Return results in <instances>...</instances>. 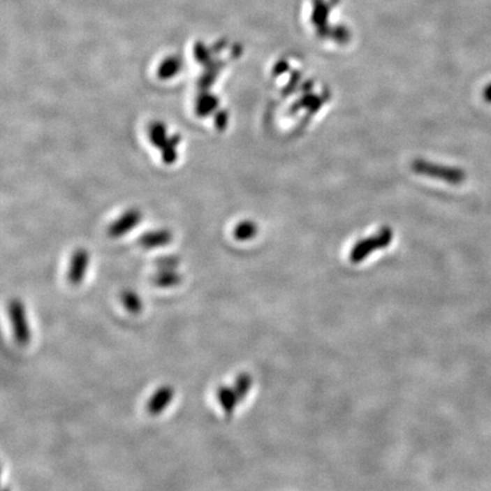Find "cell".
<instances>
[{
	"label": "cell",
	"instance_id": "9a60e30c",
	"mask_svg": "<svg viewBox=\"0 0 491 491\" xmlns=\"http://www.w3.org/2000/svg\"><path fill=\"white\" fill-rule=\"evenodd\" d=\"M255 233H256V228L251 223H242L235 228V238L238 240H248L253 238Z\"/></svg>",
	"mask_w": 491,
	"mask_h": 491
},
{
	"label": "cell",
	"instance_id": "7a4b0ae2",
	"mask_svg": "<svg viewBox=\"0 0 491 491\" xmlns=\"http://www.w3.org/2000/svg\"><path fill=\"white\" fill-rule=\"evenodd\" d=\"M89 266V253L80 248L74 251L68 265V280L72 286H80L86 278Z\"/></svg>",
	"mask_w": 491,
	"mask_h": 491
},
{
	"label": "cell",
	"instance_id": "2e32d148",
	"mask_svg": "<svg viewBox=\"0 0 491 491\" xmlns=\"http://www.w3.org/2000/svg\"><path fill=\"white\" fill-rule=\"evenodd\" d=\"M179 265V258L175 256L161 257L156 261V266L159 270H175Z\"/></svg>",
	"mask_w": 491,
	"mask_h": 491
},
{
	"label": "cell",
	"instance_id": "5bb4252c",
	"mask_svg": "<svg viewBox=\"0 0 491 491\" xmlns=\"http://www.w3.org/2000/svg\"><path fill=\"white\" fill-rule=\"evenodd\" d=\"M217 106V98L212 97L210 95L200 96L197 105H196V110L200 116H206L213 112L214 108Z\"/></svg>",
	"mask_w": 491,
	"mask_h": 491
},
{
	"label": "cell",
	"instance_id": "5b68a950",
	"mask_svg": "<svg viewBox=\"0 0 491 491\" xmlns=\"http://www.w3.org/2000/svg\"><path fill=\"white\" fill-rule=\"evenodd\" d=\"M390 241V235L389 233H382L376 238L371 239V240L363 241L360 244H357L354 251H351V261L354 263L360 262V261L367 256V254L374 251L379 247H385L386 244Z\"/></svg>",
	"mask_w": 491,
	"mask_h": 491
},
{
	"label": "cell",
	"instance_id": "4fadbf2b",
	"mask_svg": "<svg viewBox=\"0 0 491 491\" xmlns=\"http://www.w3.org/2000/svg\"><path fill=\"white\" fill-rule=\"evenodd\" d=\"M180 137L171 138L162 146L163 150V161L166 164H171L177 159V146L180 142Z\"/></svg>",
	"mask_w": 491,
	"mask_h": 491
},
{
	"label": "cell",
	"instance_id": "e0dca14e",
	"mask_svg": "<svg viewBox=\"0 0 491 491\" xmlns=\"http://www.w3.org/2000/svg\"><path fill=\"white\" fill-rule=\"evenodd\" d=\"M483 97H485V101H488V103H491V83L485 89Z\"/></svg>",
	"mask_w": 491,
	"mask_h": 491
},
{
	"label": "cell",
	"instance_id": "7c38bea8",
	"mask_svg": "<svg viewBox=\"0 0 491 491\" xmlns=\"http://www.w3.org/2000/svg\"><path fill=\"white\" fill-rule=\"evenodd\" d=\"M149 138L156 147L162 148L163 145L168 140V131L162 123L156 122L149 128Z\"/></svg>",
	"mask_w": 491,
	"mask_h": 491
},
{
	"label": "cell",
	"instance_id": "8fae6325",
	"mask_svg": "<svg viewBox=\"0 0 491 491\" xmlns=\"http://www.w3.org/2000/svg\"><path fill=\"white\" fill-rule=\"evenodd\" d=\"M251 383H253V379L248 373H241L235 379L233 389H235V394L238 396L240 402H242L247 397L248 393L251 390Z\"/></svg>",
	"mask_w": 491,
	"mask_h": 491
},
{
	"label": "cell",
	"instance_id": "ba28073f",
	"mask_svg": "<svg viewBox=\"0 0 491 491\" xmlns=\"http://www.w3.org/2000/svg\"><path fill=\"white\" fill-rule=\"evenodd\" d=\"M183 278L175 270H159L152 278V284L159 288L177 287L182 282Z\"/></svg>",
	"mask_w": 491,
	"mask_h": 491
},
{
	"label": "cell",
	"instance_id": "277c9868",
	"mask_svg": "<svg viewBox=\"0 0 491 491\" xmlns=\"http://www.w3.org/2000/svg\"><path fill=\"white\" fill-rule=\"evenodd\" d=\"M141 221V213L137 210H131L123 214L115 222L108 228V235L113 238H119L131 231Z\"/></svg>",
	"mask_w": 491,
	"mask_h": 491
},
{
	"label": "cell",
	"instance_id": "30bf717a",
	"mask_svg": "<svg viewBox=\"0 0 491 491\" xmlns=\"http://www.w3.org/2000/svg\"><path fill=\"white\" fill-rule=\"evenodd\" d=\"M182 64L180 58L168 57L163 61L159 68V77L163 80L171 79L180 72Z\"/></svg>",
	"mask_w": 491,
	"mask_h": 491
},
{
	"label": "cell",
	"instance_id": "8992f818",
	"mask_svg": "<svg viewBox=\"0 0 491 491\" xmlns=\"http://www.w3.org/2000/svg\"><path fill=\"white\" fill-rule=\"evenodd\" d=\"M172 241V233L168 230H156L141 235L139 244L146 249L164 247Z\"/></svg>",
	"mask_w": 491,
	"mask_h": 491
},
{
	"label": "cell",
	"instance_id": "3957f363",
	"mask_svg": "<svg viewBox=\"0 0 491 491\" xmlns=\"http://www.w3.org/2000/svg\"><path fill=\"white\" fill-rule=\"evenodd\" d=\"M174 395H175V391L171 386L165 385L159 387L148 400L147 412L153 416L162 414L165 409H168V406L172 403Z\"/></svg>",
	"mask_w": 491,
	"mask_h": 491
},
{
	"label": "cell",
	"instance_id": "6da1fadb",
	"mask_svg": "<svg viewBox=\"0 0 491 491\" xmlns=\"http://www.w3.org/2000/svg\"><path fill=\"white\" fill-rule=\"evenodd\" d=\"M7 311H8V318L12 324L13 335L16 344H19L20 346H28L32 335H31L30 324H29L24 304L21 299L13 298L8 302Z\"/></svg>",
	"mask_w": 491,
	"mask_h": 491
},
{
	"label": "cell",
	"instance_id": "9c48e42d",
	"mask_svg": "<svg viewBox=\"0 0 491 491\" xmlns=\"http://www.w3.org/2000/svg\"><path fill=\"white\" fill-rule=\"evenodd\" d=\"M119 298H121V302L124 306V309L130 314H140L142 309H144V302L141 300L140 296L133 290H123Z\"/></svg>",
	"mask_w": 491,
	"mask_h": 491
},
{
	"label": "cell",
	"instance_id": "52a82bcc",
	"mask_svg": "<svg viewBox=\"0 0 491 491\" xmlns=\"http://www.w3.org/2000/svg\"><path fill=\"white\" fill-rule=\"evenodd\" d=\"M217 398L222 407L223 412L226 413V415H231L232 413L235 412V407L240 403L233 387L221 386L217 388Z\"/></svg>",
	"mask_w": 491,
	"mask_h": 491
}]
</instances>
